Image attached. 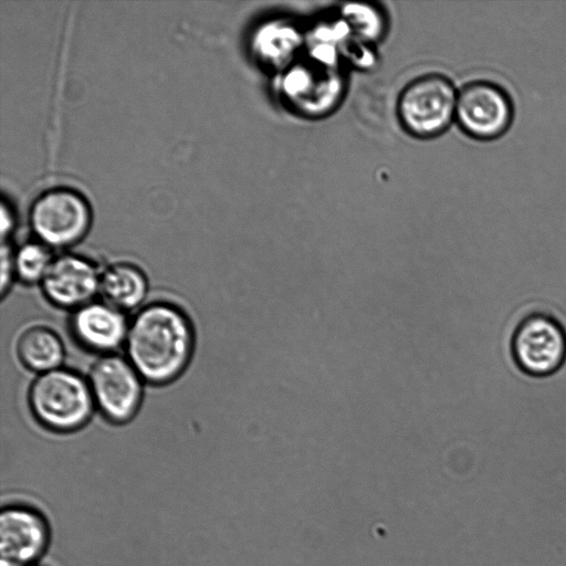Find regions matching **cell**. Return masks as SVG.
Listing matches in <instances>:
<instances>
[{
	"label": "cell",
	"instance_id": "8fae6325",
	"mask_svg": "<svg viewBox=\"0 0 566 566\" xmlns=\"http://www.w3.org/2000/svg\"><path fill=\"white\" fill-rule=\"evenodd\" d=\"M129 321L125 312L103 301H92L73 311L70 329L75 340L87 350L115 354L125 345Z\"/></svg>",
	"mask_w": 566,
	"mask_h": 566
},
{
	"label": "cell",
	"instance_id": "4fadbf2b",
	"mask_svg": "<svg viewBox=\"0 0 566 566\" xmlns=\"http://www.w3.org/2000/svg\"><path fill=\"white\" fill-rule=\"evenodd\" d=\"M99 293L123 312L139 310L148 293V280L139 266L116 262L102 270Z\"/></svg>",
	"mask_w": 566,
	"mask_h": 566
},
{
	"label": "cell",
	"instance_id": "7c38bea8",
	"mask_svg": "<svg viewBox=\"0 0 566 566\" xmlns=\"http://www.w3.org/2000/svg\"><path fill=\"white\" fill-rule=\"evenodd\" d=\"M304 44L305 36L292 20L271 18L252 31L249 48L258 64L280 74L298 60Z\"/></svg>",
	"mask_w": 566,
	"mask_h": 566
},
{
	"label": "cell",
	"instance_id": "2e32d148",
	"mask_svg": "<svg viewBox=\"0 0 566 566\" xmlns=\"http://www.w3.org/2000/svg\"><path fill=\"white\" fill-rule=\"evenodd\" d=\"M53 260L51 248L44 243L27 242L13 252L14 276L25 284H41Z\"/></svg>",
	"mask_w": 566,
	"mask_h": 566
},
{
	"label": "cell",
	"instance_id": "5bb4252c",
	"mask_svg": "<svg viewBox=\"0 0 566 566\" xmlns=\"http://www.w3.org/2000/svg\"><path fill=\"white\" fill-rule=\"evenodd\" d=\"M20 361L38 375L62 367L65 347L53 329L34 325L22 332L17 343Z\"/></svg>",
	"mask_w": 566,
	"mask_h": 566
},
{
	"label": "cell",
	"instance_id": "ba28073f",
	"mask_svg": "<svg viewBox=\"0 0 566 566\" xmlns=\"http://www.w3.org/2000/svg\"><path fill=\"white\" fill-rule=\"evenodd\" d=\"M512 353L517 366L526 374L535 377L552 375L566 359V332L555 317L533 313L516 327Z\"/></svg>",
	"mask_w": 566,
	"mask_h": 566
},
{
	"label": "cell",
	"instance_id": "3957f363",
	"mask_svg": "<svg viewBox=\"0 0 566 566\" xmlns=\"http://www.w3.org/2000/svg\"><path fill=\"white\" fill-rule=\"evenodd\" d=\"M458 93L451 80L442 74L416 77L397 98V117L401 127L420 139L443 134L455 120Z\"/></svg>",
	"mask_w": 566,
	"mask_h": 566
},
{
	"label": "cell",
	"instance_id": "8992f818",
	"mask_svg": "<svg viewBox=\"0 0 566 566\" xmlns=\"http://www.w3.org/2000/svg\"><path fill=\"white\" fill-rule=\"evenodd\" d=\"M92 211L86 199L69 188H54L39 196L30 210V224L49 248H66L88 231Z\"/></svg>",
	"mask_w": 566,
	"mask_h": 566
},
{
	"label": "cell",
	"instance_id": "9a60e30c",
	"mask_svg": "<svg viewBox=\"0 0 566 566\" xmlns=\"http://www.w3.org/2000/svg\"><path fill=\"white\" fill-rule=\"evenodd\" d=\"M340 19L347 24L350 33L365 43H374L382 38L386 23L381 11L369 3H344Z\"/></svg>",
	"mask_w": 566,
	"mask_h": 566
},
{
	"label": "cell",
	"instance_id": "6da1fadb",
	"mask_svg": "<svg viewBox=\"0 0 566 566\" xmlns=\"http://www.w3.org/2000/svg\"><path fill=\"white\" fill-rule=\"evenodd\" d=\"M126 358L145 382L161 386L187 368L195 347V332L177 305L157 301L143 305L129 321Z\"/></svg>",
	"mask_w": 566,
	"mask_h": 566
},
{
	"label": "cell",
	"instance_id": "e0dca14e",
	"mask_svg": "<svg viewBox=\"0 0 566 566\" xmlns=\"http://www.w3.org/2000/svg\"><path fill=\"white\" fill-rule=\"evenodd\" d=\"M15 279L14 266H13V252L9 247L4 245L1 249V295H4L10 289V285Z\"/></svg>",
	"mask_w": 566,
	"mask_h": 566
},
{
	"label": "cell",
	"instance_id": "5b68a950",
	"mask_svg": "<svg viewBox=\"0 0 566 566\" xmlns=\"http://www.w3.org/2000/svg\"><path fill=\"white\" fill-rule=\"evenodd\" d=\"M345 82L337 70L314 60L296 61L280 73L279 91L286 107L303 117L332 112L344 94Z\"/></svg>",
	"mask_w": 566,
	"mask_h": 566
},
{
	"label": "cell",
	"instance_id": "ac0fdd59",
	"mask_svg": "<svg viewBox=\"0 0 566 566\" xmlns=\"http://www.w3.org/2000/svg\"><path fill=\"white\" fill-rule=\"evenodd\" d=\"M6 203L2 202L1 205V232H2V237L4 238L6 234H9L11 229H12V224H13V219H12V216H11V212L8 211L6 209Z\"/></svg>",
	"mask_w": 566,
	"mask_h": 566
},
{
	"label": "cell",
	"instance_id": "277c9868",
	"mask_svg": "<svg viewBox=\"0 0 566 566\" xmlns=\"http://www.w3.org/2000/svg\"><path fill=\"white\" fill-rule=\"evenodd\" d=\"M87 380L95 408L107 421L123 424L135 417L145 381L126 357L99 356L91 366Z\"/></svg>",
	"mask_w": 566,
	"mask_h": 566
},
{
	"label": "cell",
	"instance_id": "7a4b0ae2",
	"mask_svg": "<svg viewBox=\"0 0 566 566\" xmlns=\"http://www.w3.org/2000/svg\"><path fill=\"white\" fill-rule=\"evenodd\" d=\"M28 401L40 424L63 433L85 426L96 409L87 378L65 367L38 375Z\"/></svg>",
	"mask_w": 566,
	"mask_h": 566
},
{
	"label": "cell",
	"instance_id": "30bf717a",
	"mask_svg": "<svg viewBox=\"0 0 566 566\" xmlns=\"http://www.w3.org/2000/svg\"><path fill=\"white\" fill-rule=\"evenodd\" d=\"M49 531L43 517L24 507H8L0 515V566H30L44 553Z\"/></svg>",
	"mask_w": 566,
	"mask_h": 566
},
{
	"label": "cell",
	"instance_id": "9c48e42d",
	"mask_svg": "<svg viewBox=\"0 0 566 566\" xmlns=\"http://www.w3.org/2000/svg\"><path fill=\"white\" fill-rule=\"evenodd\" d=\"M102 270L90 259L74 253L54 258L41 282L44 296L53 305L76 310L99 293Z\"/></svg>",
	"mask_w": 566,
	"mask_h": 566
},
{
	"label": "cell",
	"instance_id": "52a82bcc",
	"mask_svg": "<svg viewBox=\"0 0 566 566\" xmlns=\"http://www.w3.org/2000/svg\"><path fill=\"white\" fill-rule=\"evenodd\" d=\"M514 117L510 95L489 81L467 83L458 93L455 122L476 140H493L504 135Z\"/></svg>",
	"mask_w": 566,
	"mask_h": 566
}]
</instances>
